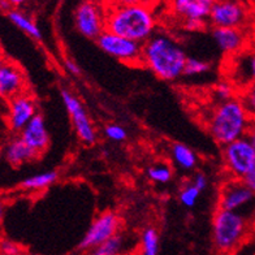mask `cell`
Instances as JSON below:
<instances>
[{
	"mask_svg": "<svg viewBox=\"0 0 255 255\" xmlns=\"http://www.w3.org/2000/svg\"><path fill=\"white\" fill-rule=\"evenodd\" d=\"M212 38L215 40L219 50L224 54L239 55L245 47L246 35L242 29H223V27H214Z\"/></svg>",
	"mask_w": 255,
	"mask_h": 255,
	"instance_id": "e0dca14e",
	"label": "cell"
},
{
	"mask_svg": "<svg viewBox=\"0 0 255 255\" xmlns=\"http://www.w3.org/2000/svg\"><path fill=\"white\" fill-rule=\"evenodd\" d=\"M210 64L201 59H195V57H188L186 65H185V74L188 76H197V74L206 73L210 69Z\"/></svg>",
	"mask_w": 255,
	"mask_h": 255,
	"instance_id": "83f0119b",
	"label": "cell"
},
{
	"mask_svg": "<svg viewBox=\"0 0 255 255\" xmlns=\"http://www.w3.org/2000/svg\"><path fill=\"white\" fill-rule=\"evenodd\" d=\"M239 97L250 114V116L255 119V81L245 86L242 90H240Z\"/></svg>",
	"mask_w": 255,
	"mask_h": 255,
	"instance_id": "4316f807",
	"label": "cell"
},
{
	"mask_svg": "<svg viewBox=\"0 0 255 255\" xmlns=\"http://www.w3.org/2000/svg\"><path fill=\"white\" fill-rule=\"evenodd\" d=\"M60 97L64 107L67 108L68 114L71 116L72 124H73L76 134L78 135L80 141L84 142L85 144L95 143L97 141L95 129L80 99L67 89H61Z\"/></svg>",
	"mask_w": 255,
	"mask_h": 255,
	"instance_id": "9c48e42d",
	"label": "cell"
},
{
	"mask_svg": "<svg viewBox=\"0 0 255 255\" xmlns=\"http://www.w3.org/2000/svg\"><path fill=\"white\" fill-rule=\"evenodd\" d=\"M26 91V78L18 65L9 60L0 64V95L5 101H10Z\"/></svg>",
	"mask_w": 255,
	"mask_h": 255,
	"instance_id": "4fadbf2b",
	"label": "cell"
},
{
	"mask_svg": "<svg viewBox=\"0 0 255 255\" xmlns=\"http://www.w3.org/2000/svg\"><path fill=\"white\" fill-rule=\"evenodd\" d=\"M141 255H158L159 253V235L158 231L152 227L144 229L141 236Z\"/></svg>",
	"mask_w": 255,
	"mask_h": 255,
	"instance_id": "7402d4cb",
	"label": "cell"
},
{
	"mask_svg": "<svg viewBox=\"0 0 255 255\" xmlns=\"http://www.w3.org/2000/svg\"><path fill=\"white\" fill-rule=\"evenodd\" d=\"M254 119L250 116L240 97L216 103L208 116L207 128L212 138L222 146L245 138Z\"/></svg>",
	"mask_w": 255,
	"mask_h": 255,
	"instance_id": "3957f363",
	"label": "cell"
},
{
	"mask_svg": "<svg viewBox=\"0 0 255 255\" xmlns=\"http://www.w3.org/2000/svg\"><path fill=\"white\" fill-rule=\"evenodd\" d=\"M104 135L114 142H123L127 138V130L119 124H108L104 128Z\"/></svg>",
	"mask_w": 255,
	"mask_h": 255,
	"instance_id": "f1b7e54d",
	"label": "cell"
},
{
	"mask_svg": "<svg viewBox=\"0 0 255 255\" xmlns=\"http://www.w3.org/2000/svg\"><path fill=\"white\" fill-rule=\"evenodd\" d=\"M249 18L248 8L239 1H214L208 21L214 27L241 29Z\"/></svg>",
	"mask_w": 255,
	"mask_h": 255,
	"instance_id": "8fae6325",
	"label": "cell"
},
{
	"mask_svg": "<svg viewBox=\"0 0 255 255\" xmlns=\"http://www.w3.org/2000/svg\"><path fill=\"white\" fill-rule=\"evenodd\" d=\"M120 228V219L112 211H106L94 219L91 223L90 228L85 233L84 239L81 240L80 246L81 250H89L95 249L103 242L108 241L114 236L118 235Z\"/></svg>",
	"mask_w": 255,
	"mask_h": 255,
	"instance_id": "30bf717a",
	"label": "cell"
},
{
	"mask_svg": "<svg viewBox=\"0 0 255 255\" xmlns=\"http://www.w3.org/2000/svg\"><path fill=\"white\" fill-rule=\"evenodd\" d=\"M101 50L119 61L125 64H142V50L143 44L120 37L111 31H104L97 39Z\"/></svg>",
	"mask_w": 255,
	"mask_h": 255,
	"instance_id": "8992f818",
	"label": "cell"
},
{
	"mask_svg": "<svg viewBox=\"0 0 255 255\" xmlns=\"http://www.w3.org/2000/svg\"><path fill=\"white\" fill-rule=\"evenodd\" d=\"M156 18L143 3H119L106 7V30L144 44L155 34Z\"/></svg>",
	"mask_w": 255,
	"mask_h": 255,
	"instance_id": "6da1fadb",
	"label": "cell"
},
{
	"mask_svg": "<svg viewBox=\"0 0 255 255\" xmlns=\"http://www.w3.org/2000/svg\"><path fill=\"white\" fill-rule=\"evenodd\" d=\"M74 24L84 37L97 40L106 31V7L93 1L80 3L74 9Z\"/></svg>",
	"mask_w": 255,
	"mask_h": 255,
	"instance_id": "52a82bcc",
	"label": "cell"
},
{
	"mask_svg": "<svg viewBox=\"0 0 255 255\" xmlns=\"http://www.w3.org/2000/svg\"><path fill=\"white\" fill-rule=\"evenodd\" d=\"M255 81V51L236 55L232 64V84L240 90Z\"/></svg>",
	"mask_w": 255,
	"mask_h": 255,
	"instance_id": "2e32d148",
	"label": "cell"
},
{
	"mask_svg": "<svg viewBox=\"0 0 255 255\" xmlns=\"http://www.w3.org/2000/svg\"><path fill=\"white\" fill-rule=\"evenodd\" d=\"M1 250H3V255H18V248H17V245H14L13 242L3 241Z\"/></svg>",
	"mask_w": 255,
	"mask_h": 255,
	"instance_id": "4dcf8cb0",
	"label": "cell"
},
{
	"mask_svg": "<svg viewBox=\"0 0 255 255\" xmlns=\"http://www.w3.org/2000/svg\"><path fill=\"white\" fill-rule=\"evenodd\" d=\"M253 198H254V193L252 189L246 186L245 182L239 180H229L223 185L220 190L218 206L219 208L227 211H237L239 208L250 203Z\"/></svg>",
	"mask_w": 255,
	"mask_h": 255,
	"instance_id": "5bb4252c",
	"label": "cell"
},
{
	"mask_svg": "<svg viewBox=\"0 0 255 255\" xmlns=\"http://www.w3.org/2000/svg\"><path fill=\"white\" fill-rule=\"evenodd\" d=\"M201 191L197 186H195L193 182H188L185 184L181 189H180V193H178V199L181 202V205L186 208L194 207L197 205V201H198L199 195H201Z\"/></svg>",
	"mask_w": 255,
	"mask_h": 255,
	"instance_id": "d4e9b609",
	"label": "cell"
},
{
	"mask_svg": "<svg viewBox=\"0 0 255 255\" xmlns=\"http://www.w3.org/2000/svg\"><path fill=\"white\" fill-rule=\"evenodd\" d=\"M223 164L231 180L244 181L255 165V148L248 138L223 146Z\"/></svg>",
	"mask_w": 255,
	"mask_h": 255,
	"instance_id": "5b68a950",
	"label": "cell"
},
{
	"mask_svg": "<svg viewBox=\"0 0 255 255\" xmlns=\"http://www.w3.org/2000/svg\"><path fill=\"white\" fill-rule=\"evenodd\" d=\"M4 159L7 160L8 164L12 167H18V165L31 161L37 159L39 155L35 151H33L22 139L18 137H12L8 139L7 143L4 144L3 148Z\"/></svg>",
	"mask_w": 255,
	"mask_h": 255,
	"instance_id": "ac0fdd59",
	"label": "cell"
},
{
	"mask_svg": "<svg viewBox=\"0 0 255 255\" xmlns=\"http://www.w3.org/2000/svg\"><path fill=\"white\" fill-rule=\"evenodd\" d=\"M124 246V239L123 236L116 235L108 241L103 242L98 248L93 249L90 255H120L121 250Z\"/></svg>",
	"mask_w": 255,
	"mask_h": 255,
	"instance_id": "cb8c5ba5",
	"label": "cell"
},
{
	"mask_svg": "<svg viewBox=\"0 0 255 255\" xmlns=\"http://www.w3.org/2000/svg\"><path fill=\"white\" fill-rule=\"evenodd\" d=\"M239 89L231 81H222L214 88V97L216 98L218 103L231 101L233 98L239 97Z\"/></svg>",
	"mask_w": 255,
	"mask_h": 255,
	"instance_id": "484cf974",
	"label": "cell"
},
{
	"mask_svg": "<svg viewBox=\"0 0 255 255\" xmlns=\"http://www.w3.org/2000/svg\"><path fill=\"white\" fill-rule=\"evenodd\" d=\"M186 60L181 44L165 33H155L143 44L142 65L163 81H175L185 74Z\"/></svg>",
	"mask_w": 255,
	"mask_h": 255,
	"instance_id": "7a4b0ae2",
	"label": "cell"
},
{
	"mask_svg": "<svg viewBox=\"0 0 255 255\" xmlns=\"http://www.w3.org/2000/svg\"><path fill=\"white\" fill-rule=\"evenodd\" d=\"M64 65H65V68H67V71L69 72V73L72 74H80V68H78V65L74 61L69 60V59H65V61H64Z\"/></svg>",
	"mask_w": 255,
	"mask_h": 255,
	"instance_id": "d6a6232c",
	"label": "cell"
},
{
	"mask_svg": "<svg viewBox=\"0 0 255 255\" xmlns=\"http://www.w3.org/2000/svg\"><path fill=\"white\" fill-rule=\"evenodd\" d=\"M173 172L167 163H156L147 168V177L156 184H168L172 180Z\"/></svg>",
	"mask_w": 255,
	"mask_h": 255,
	"instance_id": "603a6c76",
	"label": "cell"
},
{
	"mask_svg": "<svg viewBox=\"0 0 255 255\" xmlns=\"http://www.w3.org/2000/svg\"><path fill=\"white\" fill-rule=\"evenodd\" d=\"M57 173L54 171L44 172V173H38V175L30 176V177L22 180L20 184V186L25 190H43V189H47L48 186H51L52 184H55L57 180Z\"/></svg>",
	"mask_w": 255,
	"mask_h": 255,
	"instance_id": "44dd1931",
	"label": "cell"
},
{
	"mask_svg": "<svg viewBox=\"0 0 255 255\" xmlns=\"http://www.w3.org/2000/svg\"><path fill=\"white\" fill-rule=\"evenodd\" d=\"M244 182L246 184L248 188H250L253 190V193L255 194V165L253 167V169L248 173L245 178H244Z\"/></svg>",
	"mask_w": 255,
	"mask_h": 255,
	"instance_id": "1f68e13d",
	"label": "cell"
},
{
	"mask_svg": "<svg viewBox=\"0 0 255 255\" xmlns=\"http://www.w3.org/2000/svg\"><path fill=\"white\" fill-rule=\"evenodd\" d=\"M37 115V103L33 95L29 93L17 95L8 101L7 125L12 133H21Z\"/></svg>",
	"mask_w": 255,
	"mask_h": 255,
	"instance_id": "7c38bea8",
	"label": "cell"
},
{
	"mask_svg": "<svg viewBox=\"0 0 255 255\" xmlns=\"http://www.w3.org/2000/svg\"><path fill=\"white\" fill-rule=\"evenodd\" d=\"M246 138H248L249 141L252 142V144L254 146V148H255V119L253 120L250 128H249V131H248V135H246Z\"/></svg>",
	"mask_w": 255,
	"mask_h": 255,
	"instance_id": "836d02e7",
	"label": "cell"
},
{
	"mask_svg": "<svg viewBox=\"0 0 255 255\" xmlns=\"http://www.w3.org/2000/svg\"><path fill=\"white\" fill-rule=\"evenodd\" d=\"M172 160L184 171H193L197 167L198 158L194 150H191L189 146L184 143H175L171 148Z\"/></svg>",
	"mask_w": 255,
	"mask_h": 255,
	"instance_id": "ffe728a7",
	"label": "cell"
},
{
	"mask_svg": "<svg viewBox=\"0 0 255 255\" xmlns=\"http://www.w3.org/2000/svg\"><path fill=\"white\" fill-rule=\"evenodd\" d=\"M20 138L38 155L43 154L46 148L48 147V143H50V135H48L47 127H46L43 116L38 114L22 129V131L20 133Z\"/></svg>",
	"mask_w": 255,
	"mask_h": 255,
	"instance_id": "9a60e30c",
	"label": "cell"
},
{
	"mask_svg": "<svg viewBox=\"0 0 255 255\" xmlns=\"http://www.w3.org/2000/svg\"><path fill=\"white\" fill-rule=\"evenodd\" d=\"M214 1L211 0H176L171 4L172 12L188 30H201L208 20Z\"/></svg>",
	"mask_w": 255,
	"mask_h": 255,
	"instance_id": "ba28073f",
	"label": "cell"
},
{
	"mask_svg": "<svg viewBox=\"0 0 255 255\" xmlns=\"http://www.w3.org/2000/svg\"><path fill=\"white\" fill-rule=\"evenodd\" d=\"M246 231L245 218L237 211L218 208L212 219V241L219 252L229 253L239 245Z\"/></svg>",
	"mask_w": 255,
	"mask_h": 255,
	"instance_id": "277c9868",
	"label": "cell"
},
{
	"mask_svg": "<svg viewBox=\"0 0 255 255\" xmlns=\"http://www.w3.org/2000/svg\"><path fill=\"white\" fill-rule=\"evenodd\" d=\"M8 20L12 22L16 27H18L20 30H22L24 33H26L29 37L34 38V39H40L42 38V33H40V29L38 27V25L35 24V21L31 18L26 12L21 9H17V8H12L7 12Z\"/></svg>",
	"mask_w": 255,
	"mask_h": 255,
	"instance_id": "d6986e66",
	"label": "cell"
},
{
	"mask_svg": "<svg viewBox=\"0 0 255 255\" xmlns=\"http://www.w3.org/2000/svg\"><path fill=\"white\" fill-rule=\"evenodd\" d=\"M191 182L202 191L207 188V177H206V175L203 172H197V173L193 176V178H191Z\"/></svg>",
	"mask_w": 255,
	"mask_h": 255,
	"instance_id": "f546056e",
	"label": "cell"
}]
</instances>
